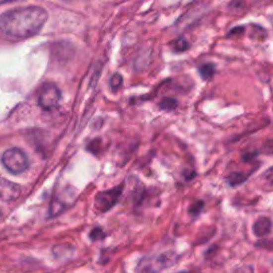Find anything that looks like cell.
Here are the masks:
<instances>
[{
	"label": "cell",
	"mask_w": 273,
	"mask_h": 273,
	"mask_svg": "<svg viewBox=\"0 0 273 273\" xmlns=\"http://www.w3.org/2000/svg\"><path fill=\"white\" fill-rule=\"evenodd\" d=\"M47 19L48 13L42 6L15 8L0 15V31L18 39L34 37L43 29Z\"/></svg>",
	"instance_id": "6da1fadb"
},
{
	"label": "cell",
	"mask_w": 273,
	"mask_h": 273,
	"mask_svg": "<svg viewBox=\"0 0 273 273\" xmlns=\"http://www.w3.org/2000/svg\"><path fill=\"white\" fill-rule=\"evenodd\" d=\"M3 167L12 174H21L29 168V159L23 149L11 147L6 149L1 157Z\"/></svg>",
	"instance_id": "7a4b0ae2"
},
{
	"label": "cell",
	"mask_w": 273,
	"mask_h": 273,
	"mask_svg": "<svg viewBox=\"0 0 273 273\" xmlns=\"http://www.w3.org/2000/svg\"><path fill=\"white\" fill-rule=\"evenodd\" d=\"M178 262V256L173 252H164L160 255L145 258L140 266L139 270L143 273H156L163 269H167L174 266Z\"/></svg>",
	"instance_id": "3957f363"
},
{
	"label": "cell",
	"mask_w": 273,
	"mask_h": 273,
	"mask_svg": "<svg viewBox=\"0 0 273 273\" xmlns=\"http://www.w3.org/2000/svg\"><path fill=\"white\" fill-rule=\"evenodd\" d=\"M61 100V91L55 83H45L40 90L38 103L46 111H53L58 108Z\"/></svg>",
	"instance_id": "277c9868"
},
{
	"label": "cell",
	"mask_w": 273,
	"mask_h": 273,
	"mask_svg": "<svg viewBox=\"0 0 273 273\" xmlns=\"http://www.w3.org/2000/svg\"><path fill=\"white\" fill-rule=\"evenodd\" d=\"M122 191H123V186L121 185L117 186L116 188L113 189L99 192L96 196L94 202L96 209L100 212H106L108 210H110L111 208L119 202Z\"/></svg>",
	"instance_id": "5b68a950"
},
{
	"label": "cell",
	"mask_w": 273,
	"mask_h": 273,
	"mask_svg": "<svg viewBox=\"0 0 273 273\" xmlns=\"http://www.w3.org/2000/svg\"><path fill=\"white\" fill-rule=\"evenodd\" d=\"M21 193L20 187L6 179H0V199L3 201L16 200Z\"/></svg>",
	"instance_id": "8992f818"
},
{
	"label": "cell",
	"mask_w": 273,
	"mask_h": 273,
	"mask_svg": "<svg viewBox=\"0 0 273 273\" xmlns=\"http://www.w3.org/2000/svg\"><path fill=\"white\" fill-rule=\"evenodd\" d=\"M272 223L268 217L258 218L253 225V232L257 237H266L271 233Z\"/></svg>",
	"instance_id": "52a82bcc"
},
{
	"label": "cell",
	"mask_w": 273,
	"mask_h": 273,
	"mask_svg": "<svg viewBox=\"0 0 273 273\" xmlns=\"http://www.w3.org/2000/svg\"><path fill=\"white\" fill-rule=\"evenodd\" d=\"M199 73L203 80H210L215 73V66L213 63H205L200 67Z\"/></svg>",
	"instance_id": "ba28073f"
},
{
	"label": "cell",
	"mask_w": 273,
	"mask_h": 273,
	"mask_svg": "<svg viewBox=\"0 0 273 273\" xmlns=\"http://www.w3.org/2000/svg\"><path fill=\"white\" fill-rule=\"evenodd\" d=\"M66 209V204L62 203L59 200H55L50 204V209H49V215L50 217H57L63 212Z\"/></svg>",
	"instance_id": "9c48e42d"
},
{
	"label": "cell",
	"mask_w": 273,
	"mask_h": 273,
	"mask_svg": "<svg viewBox=\"0 0 273 273\" xmlns=\"http://www.w3.org/2000/svg\"><path fill=\"white\" fill-rule=\"evenodd\" d=\"M172 47H173V50H175L176 53H184L187 49H189L190 44L185 38L181 37L172 42Z\"/></svg>",
	"instance_id": "30bf717a"
},
{
	"label": "cell",
	"mask_w": 273,
	"mask_h": 273,
	"mask_svg": "<svg viewBox=\"0 0 273 273\" xmlns=\"http://www.w3.org/2000/svg\"><path fill=\"white\" fill-rule=\"evenodd\" d=\"M248 178L247 174H243L241 172H234L228 177V183L231 186L235 187L237 185H240L243 182H246V179Z\"/></svg>",
	"instance_id": "8fae6325"
},
{
	"label": "cell",
	"mask_w": 273,
	"mask_h": 273,
	"mask_svg": "<svg viewBox=\"0 0 273 273\" xmlns=\"http://www.w3.org/2000/svg\"><path fill=\"white\" fill-rule=\"evenodd\" d=\"M177 105H178L177 100L175 98H171V97L163 98L161 102L159 103V107L161 108L162 110H166V111L174 110L175 108L177 107Z\"/></svg>",
	"instance_id": "7c38bea8"
},
{
	"label": "cell",
	"mask_w": 273,
	"mask_h": 273,
	"mask_svg": "<svg viewBox=\"0 0 273 273\" xmlns=\"http://www.w3.org/2000/svg\"><path fill=\"white\" fill-rule=\"evenodd\" d=\"M122 84H123V77H122V75L119 73L113 74L110 78V88L113 91H117L122 87Z\"/></svg>",
	"instance_id": "4fadbf2b"
},
{
	"label": "cell",
	"mask_w": 273,
	"mask_h": 273,
	"mask_svg": "<svg viewBox=\"0 0 273 273\" xmlns=\"http://www.w3.org/2000/svg\"><path fill=\"white\" fill-rule=\"evenodd\" d=\"M204 208V202H202V201H198V202L193 203L190 208H189V213L191 215H199L201 213V211L203 210Z\"/></svg>",
	"instance_id": "5bb4252c"
},
{
	"label": "cell",
	"mask_w": 273,
	"mask_h": 273,
	"mask_svg": "<svg viewBox=\"0 0 273 273\" xmlns=\"http://www.w3.org/2000/svg\"><path fill=\"white\" fill-rule=\"evenodd\" d=\"M90 238L93 241H97V240H102L105 238V233L103 232L102 228L96 227L94 229H92V232L90 233Z\"/></svg>",
	"instance_id": "9a60e30c"
},
{
	"label": "cell",
	"mask_w": 273,
	"mask_h": 273,
	"mask_svg": "<svg viewBox=\"0 0 273 273\" xmlns=\"http://www.w3.org/2000/svg\"><path fill=\"white\" fill-rule=\"evenodd\" d=\"M235 273H254V272H253V269L251 267H242V268L237 269Z\"/></svg>",
	"instance_id": "2e32d148"
}]
</instances>
